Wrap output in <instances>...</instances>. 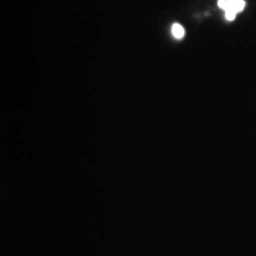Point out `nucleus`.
<instances>
[{
    "label": "nucleus",
    "mask_w": 256,
    "mask_h": 256,
    "mask_svg": "<svg viewBox=\"0 0 256 256\" xmlns=\"http://www.w3.org/2000/svg\"><path fill=\"white\" fill-rule=\"evenodd\" d=\"M218 7L220 9L226 10H234V12H242L245 6L246 2L244 0H218Z\"/></svg>",
    "instance_id": "nucleus-1"
},
{
    "label": "nucleus",
    "mask_w": 256,
    "mask_h": 256,
    "mask_svg": "<svg viewBox=\"0 0 256 256\" xmlns=\"http://www.w3.org/2000/svg\"><path fill=\"white\" fill-rule=\"evenodd\" d=\"M172 34H173V36H174L176 38L180 39V38H182V37L184 36L185 32H184V28H183L182 25H180V24H174L173 27H172Z\"/></svg>",
    "instance_id": "nucleus-2"
},
{
    "label": "nucleus",
    "mask_w": 256,
    "mask_h": 256,
    "mask_svg": "<svg viewBox=\"0 0 256 256\" xmlns=\"http://www.w3.org/2000/svg\"><path fill=\"white\" fill-rule=\"evenodd\" d=\"M225 16H226V18L232 21L234 19L236 18V12H234V10H226L225 12Z\"/></svg>",
    "instance_id": "nucleus-3"
}]
</instances>
